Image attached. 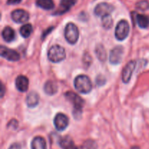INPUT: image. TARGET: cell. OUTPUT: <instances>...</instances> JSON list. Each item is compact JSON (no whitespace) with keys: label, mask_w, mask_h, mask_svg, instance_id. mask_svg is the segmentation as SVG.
<instances>
[{"label":"cell","mask_w":149,"mask_h":149,"mask_svg":"<svg viewBox=\"0 0 149 149\" xmlns=\"http://www.w3.org/2000/svg\"><path fill=\"white\" fill-rule=\"evenodd\" d=\"M65 96L68 101H70V102L73 104L74 108V117L78 118L77 117H80L82 113V108L84 105V101L78 94L72 91H67L65 93Z\"/></svg>","instance_id":"1"},{"label":"cell","mask_w":149,"mask_h":149,"mask_svg":"<svg viewBox=\"0 0 149 149\" xmlns=\"http://www.w3.org/2000/svg\"><path fill=\"white\" fill-rule=\"evenodd\" d=\"M81 149H97V144L93 140H87L81 146Z\"/></svg>","instance_id":"24"},{"label":"cell","mask_w":149,"mask_h":149,"mask_svg":"<svg viewBox=\"0 0 149 149\" xmlns=\"http://www.w3.org/2000/svg\"><path fill=\"white\" fill-rule=\"evenodd\" d=\"M132 149H140V148H138V147H137V146H135V147L132 148Z\"/></svg>","instance_id":"30"},{"label":"cell","mask_w":149,"mask_h":149,"mask_svg":"<svg viewBox=\"0 0 149 149\" xmlns=\"http://www.w3.org/2000/svg\"><path fill=\"white\" fill-rule=\"evenodd\" d=\"M44 90L47 94L52 96V95L55 94L58 91V86H57L56 83L52 80H48L45 83Z\"/></svg>","instance_id":"18"},{"label":"cell","mask_w":149,"mask_h":149,"mask_svg":"<svg viewBox=\"0 0 149 149\" xmlns=\"http://www.w3.org/2000/svg\"><path fill=\"white\" fill-rule=\"evenodd\" d=\"M136 61L132 60V61L128 62L127 65L125 66L122 73V79L124 83H127L130 80L132 73H133L135 67H136Z\"/></svg>","instance_id":"9"},{"label":"cell","mask_w":149,"mask_h":149,"mask_svg":"<svg viewBox=\"0 0 149 149\" xmlns=\"http://www.w3.org/2000/svg\"><path fill=\"white\" fill-rule=\"evenodd\" d=\"M22 0H7V4H17L21 1Z\"/></svg>","instance_id":"28"},{"label":"cell","mask_w":149,"mask_h":149,"mask_svg":"<svg viewBox=\"0 0 149 149\" xmlns=\"http://www.w3.org/2000/svg\"><path fill=\"white\" fill-rule=\"evenodd\" d=\"M9 149H21V145L19 143H13L10 145Z\"/></svg>","instance_id":"27"},{"label":"cell","mask_w":149,"mask_h":149,"mask_svg":"<svg viewBox=\"0 0 149 149\" xmlns=\"http://www.w3.org/2000/svg\"><path fill=\"white\" fill-rule=\"evenodd\" d=\"M1 35H2L3 39L7 42H12L15 38V32L10 26H6V27L4 28Z\"/></svg>","instance_id":"17"},{"label":"cell","mask_w":149,"mask_h":149,"mask_svg":"<svg viewBox=\"0 0 149 149\" xmlns=\"http://www.w3.org/2000/svg\"><path fill=\"white\" fill-rule=\"evenodd\" d=\"M15 86L17 90L20 92H25L29 88V79L23 75H19L16 78Z\"/></svg>","instance_id":"12"},{"label":"cell","mask_w":149,"mask_h":149,"mask_svg":"<svg viewBox=\"0 0 149 149\" xmlns=\"http://www.w3.org/2000/svg\"><path fill=\"white\" fill-rule=\"evenodd\" d=\"M11 17L13 21L15 23H22L28 21L29 19V14L26 10L18 9V10H15L12 12Z\"/></svg>","instance_id":"11"},{"label":"cell","mask_w":149,"mask_h":149,"mask_svg":"<svg viewBox=\"0 0 149 149\" xmlns=\"http://www.w3.org/2000/svg\"><path fill=\"white\" fill-rule=\"evenodd\" d=\"M48 58L53 63H58L62 61L65 58V51L63 47L60 45H53L48 51Z\"/></svg>","instance_id":"3"},{"label":"cell","mask_w":149,"mask_h":149,"mask_svg":"<svg viewBox=\"0 0 149 149\" xmlns=\"http://www.w3.org/2000/svg\"><path fill=\"white\" fill-rule=\"evenodd\" d=\"M59 145L62 149H79L74 144L72 139L68 136L61 138L59 141Z\"/></svg>","instance_id":"14"},{"label":"cell","mask_w":149,"mask_h":149,"mask_svg":"<svg viewBox=\"0 0 149 149\" xmlns=\"http://www.w3.org/2000/svg\"><path fill=\"white\" fill-rule=\"evenodd\" d=\"M113 10H114V7L111 4H109V3L102 2L97 4L95 7V14L97 16L103 17V16L110 15L113 11Z\"/></svg>","instance_id":"6"},{"label":"cell","mask_w":149,"mask_h":149,"mask_svg":"<svg viewBox=\"0 0 149 149\" xmlns=\"http://www.w3.org/2000/svg\"><path fill=\"white\" fill-rule=\"evenodd\" d=\"M39 102V96L36 92L31 91L28 94L26 98V103L30 108H34Z\"/></svg>","instance_id":"16"},{"label":"cell","mask_w":149,"mask_h":149,"mask_svg":"<svg viewBox=\"0 0 149 149\" xmlns=\"http://www.w3.org/2000/svg\"><path fill=\"white\" fill-rule=\"evenodd\" d=\"M130 32V26L126 20H122L117 23L115 29V37L118 40L122 41L127 37Z\"/></svg>","instance_id":"5"},{"label":"cell","mask_w":149,"mask_h":149,"mask_svg":"<svg viewBox=\"0 0 149 149\" xmlns=\"http://www.w3.org/2000/svg\"><path fill=\"white\" fill-rule=\"evenodd\" d=\"M136 7L138 10L141 11H146L149 9V3L146 0H143V1H139L136 4Z\"/></svg>","instance_id":"25"},{"label":"cell","mask_w":149,"mask_h":149,"mask_svg":"<svg viewBox=\"0 0 149 149\" xmlns=\"http://www.w3.org/2000/svg\"><path fill=\"white\" fill-rule=\"evenodd\" d=\"M105 83H106V79H105V77L103 76H97V78H96V83H97V86H103Z\"/></svg>","instance_id":"26"},{"label":"cell","mask_w":149,"mask_h":149,"mask_svg":"<svg viewBox=\"0 0 149 149\" xmlns=\"http://www.w3.org/2000/svg\"><path fill=\"white\" fill-rule=\"evenodd\" d=\"M0 53H1V57L6 58L8 61H17L20 59V55L18 53L3 45L1 46V48H0Z\"/></svg>","instance_id":"8"},{"label":"cell","mask_w":149,"mask_h":149,"mask_svg":"<svg viewBox=\"0 0 149 149\" xmlns=\"http://www.w3.org/2000/svg\"><path fill=\"white\" fill-rule=\"evenodd\" d=\"M65 38L68 43L74 45L77 43L79 36V32L77 26L74 23H69L65 28Z\"/></svg>","instance_id":"4"},{"label":"cell","mask_w":149,"mask_h":149,"mask_svg":"<svg viewBox=\"0 0 149 149\" xmlns=\"http://www.w3.org/2000/svg\"><path fill=\"white\" fill-rule=\"evenodd\" d=\"M75 3L76 0H61L59 10L55 13V14H63L69 10L71 7L75 4Z\"/></svg>","instance_id":"13"},{"label":"cell","mask_w":149,"mask_h":149,"mask_svg":"<svg viewBox=\"0 0 149 149\" xmlns=\"http://www.w3.org/2000/svg\"><path fill=\"white\" fill-rule=\"evenodd\" d=\"M33 32V27H32L31 24L30 23H26V24L23 25L20 29V33L22 37L25 38L29 37L31 35V34Z\"/></svg>","instance_id":"21"},{"label":"cell","mask_w":149,"mask_h":149,"mask_svg":"<svg viewBox=\"0 0 149 149\" xmlns=\"http://www.w3.org/2000/svg\"><path fill=\"white\" fill-rule=\"evenodd\" d=\"M74 86L77 91L81 93H88L93 89V85L90 77L84 74L78 75L74 80Z\"/></svg>","instance_id":"2"},{"label":"cell","mask_w":149,"mask_h":149,"mask_svg":"<svg viewBox=\"0 0 149 149\" xmlns=\"http://www.w3.org/2000/svg\"><path fill=\"white\" fill-rule=\"evenodd\" d=\"M95 53L98 59L101 61H106V49L102 45H97L95 48Z\"/></svg>","instance_id":"22"},{"label":"cell","mask_w":149,"mask_h":149,"mask_svg":"<svg viewBox=\"0 0 149 149\" xmlns=\"http://www.w3.org/2000/svg\"><path fill=\"white\" fill-rule=\"evenodd\" d=\"M124 48L122 46H116L111 50L109 60L112 64H118L122 61Z\"/></svg>","instance_id":"10"},{"label":"cell","mask_w":149,"mask_h":149,"mask_svg":"<svg viewBox=\"0 0 149 149\" xmlns=\"http://www.w3.org/2000/svg\"><path fill=\"white\" fill-rule=\"evenodd\" d=\"M36 5L46 10H52L55 4L52 0H36Z\"/></svg>","instance_id":"20"},{"label":"cell","mask_w":149,"mask_h":149,"mask_svg":"<svg viewBox=\"0 0 149 149\" xmlns=\"http://www.w3.org/2000/svg\"><path fill=\"white\" fill-rule=\"evenodd\" d=\"M102 25H103V28L106 29L111 28L112 25H113V19L110 15L102 17Z\"/></svg>","instance_id":"23"},{"label":"cell","mask_w":149,"mask_h":149,"mask_svg":"<svg viewBox=\"0 0 149 149\" xmlns=\"http://www.w3.org/2000/svg\"><path fill=\"white\" fill-rule=\"evenodd\" d=\"M31 149H47V143L44 137L37 136L34 137L31 144Z\"/></svg>","instance_id":"15"},{"label":"cell","mask_w":149,"mask_h":149,"mask_svg":"<svg viewBox=\"0 0 149 149\" xmlns=\"http://www.w3.org/2000/svg\"><path fill=\"white\" fill-rule=\"evenodd\" d=\"M1 96H3V95H4V86L3 85H1Z\"/></svg>","instance_id":"29"},{"label":"cell","mask_w":149,"mask_h":149,"mask_svg":"<svg viewBox=\"0 0 149 149\" xmlns=\"http://www.w3.org/2000/svg\"><path fill=\"white\" fill-rule=\"evenodd\" d=\"M68 118L63 113H58L54 118V125L58 131H63L68 126Z\"/></svg>","instance_id":"7"},{"label":"cell","mask_w":149,"mask_h":149,"mask_svg":"<svg viewBox=\"0 0 149 149\" xmlns=\"http://www.w3.org/2000/svg\"><path fill=\"white\" fill-rule=\"evenodd\" d=\"M136 22L139 27L146 29L149 26V17L148 15L143 14H136Z\"/></svg>","instance_id":"19"}]
</instances>
